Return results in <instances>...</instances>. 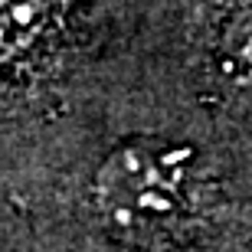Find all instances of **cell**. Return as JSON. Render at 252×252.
I'll return each instance as SVG.
<instances>
[{
    "label": "cell",
    "mask_w": 252,
    "mask_h": 252,
    "mask_svg": "<svg viewBox=\"0 0 252 252\" xmlns=\"http://www.w3.org/2000/svg\"><path fill=\"white\" fill-rule=\"evenodd\" d=\"M95 196L115 226L148 233L174 223L187 203V151L128 144L102 164Z\"/></svg>",
    "instance_id": "1"
},
{
    "label": "cell",
    "mask_w": 252,
    "mask_h": 252,
    "mask_svg": "<svg viewBox=\"0 0 252 252\" xmlns=\"http://www.w3.org/2000/svg\"><path fill=\"white\" fill-rule=\"evenodd\" d=\"M46 0H0V63L17 56L43 23Z\"/></svg>",
    "instance_id": "2"
}]
</instances>
